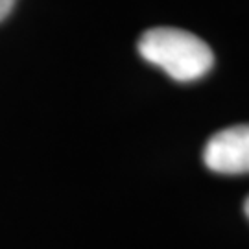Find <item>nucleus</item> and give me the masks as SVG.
I'll use <instances>...</instances> for the list:
<instances>
[{
	"instance_id": "4",
	"label": "nucleus",
	"mask_w": 249,
	"mask_h": 249,
	"mask_svg": "<svg viewBox=\"0 0 249 249\" xmlns=\"http://www.w3.org/2000/svg\"><path fill=\"white\" fill-rule=\"evenodd\" d=\"M244 211H246V216L249 218V197L246 199V203H244Z\"/></svg>"
},
{
	"instance_id": "1",
	"label": "nucleus",
	"mask_w": 249,
	"mask_h": 249,
	"mask_svg": "<svg viewBox=\"0 0 249 249\" xmlns=\"http://www.w3.org/2000/svg\"><path fill=\"white\" fill-rule=\"evenodd\" d=\"M137 48L146 61L183 83L203 78L214 65L211 46L181 28H151L139 39Z\"/></svg>"
},
{
	"instance_id": "3",
	"label": "nucleus",
	"mask_w": 249,
	"mask_h": 249,
	"mask_svg": "<svg viewBox=\"0 0 249 249\" xmlns=\"http://www.w3.org/2000/svg\"><path fill=\"white\" fill-rule=\"evenodd\" d=\"M15 2L17 0H0V20H4V18L8 17L11 8L15 6Z\"/></svg>"
},
{
	"instance_id": "2",
	"label": "nucleus",
	"mask_w": 249,
	"mask_h": 249,
	"mask_svg": "<svg viewBox=\"0 0 249 249\" xmlns=\"http://www.w3.org/2000/svg\"><path fill=\"white\" fill-rule=\"evenodd\" d=\"M203 160L216 174H249V124L225 127L213 135L203 150Z\"/></svg>"
}]
</instances>
